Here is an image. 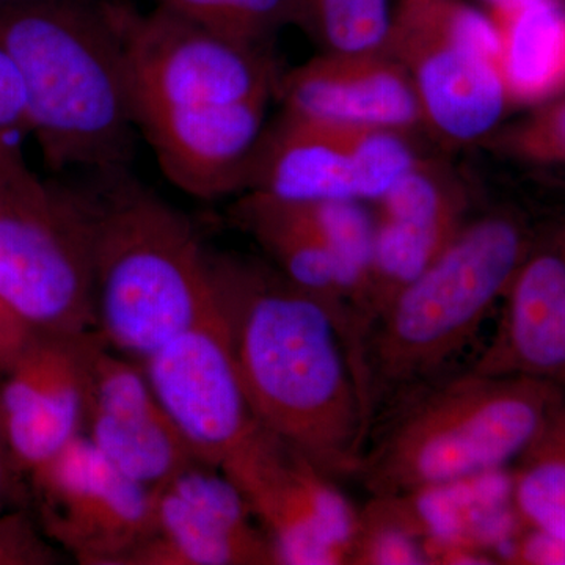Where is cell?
<instances>
[{
  "label": "cell",
  "mask_w": 565,
  "mask_h": 565,
  "mask_svg": "<svg viewBox=\"0 0 565 565\" xmlns=\"http://www.w3.org/2000/svg\"><path fill=\"white\" fill-rule=\"evenodd\" d=\"M211 275L256 422L330 478L356 476L373 422L332 311L270 263L211 253Z\"/></svg>",
  "instance_id": "1"
},
{
  "label": "cell",
  "mask_w": 565,
  "mask_h": 565,
  "mask_svg": "<svg viewBox=\"0 0 565 565\" xmlns=\"http://www.w3.org/2000/svg\"><path fill=\"white\" fill-rule=\"evenodd\" d=\"M0 47L20 70L47 169H129L139 129L104 0L0 3Z\"/></svg>",
  "instance_id": "2"
},
{
  "label": "cell",
  "mask_w": 565,
  "mask_h": 565,
  "mask_svg": "<svg viewBox=\"0 0 565 565\" xmlns=\"http://www.w3.org/2000/svg\"><path fill=\"white\" fill-rule=\"evenodd\" d=\"M95 177L81 189L92 226L95 330L143 363L211 307V252L188 215L128 169Z\"/></svg>",
  "instance_id": "3"
},
{
  "label": "cell",
  "mask_w": 565,
  "mask_h": 565,
  "mask_svg": "<svg viewBox=\"0 0 565 565\" xmlns=\"http://www.w3.org/2000/svg\"><path fill=\"white\" fill-rule=\"evenodd\" d=\"M364 448L356 476L373 498L457 484L504 470L548 418V392L519 375L468 370L408 393Z\"/></svg>",
  "instance_id": "4"
},
{
  "label": "cell",
  "mask_w": 565,
  "mask_h": 565,
  "mask_svg": "<svg viewBox=\"0 0 565 565\" xmlns=\"http://www.w3.org/2000/svg\"><path fill=\"white\" fill-rule=\"evenodd\" d=\"M523 234L503 212L471 215L448 247L371 323L363 345L371 418L438 374L473 341L522 264Z\"/></svg>",
  "instance_id": "5"
},
{
  "label": "cell",
  "mask_w": 565,
  "mask_h": 565,
  "mask_svg": "<svg viewBox=\"0 0 565 565\" xmlns=\"http://www.w3.org/2000/svg\"><path fill=\"white\" fill-rule=\"evenodd\" d=\"M0 297L36 332L96 329L84 195L41 180L13 141L0 145Z\"/></svg>",
  "instance_id": "6"
},
{
  "label": "cell",
  "mask_w": 565,
  "mask_h": 565,
  "mask_svg": "<svg viewBox=\"0 0 565 565\" xmlns=\"http://www.w3.org/2000/svg\"><path fill=\"white\" fill-rule=\"evenodd\" d=\"M385 52L411 76L438 141L467 147L492 136L509 103L493 18L452 0H404Z\"/></svg>",
  "instance_id": "7"
},
{
  "label": "cell",
  "mask_w": 565,
  "mask_h": 565,
  "mask_svg": "<svg viewBox=\"0 0 565 565\" xmlns=\"http://www.w3.org/2000/svg\"><path fill=\"white\" fill-rule=\"evenodd\" d=\"M104 7L120 39L136 121L161 110L275 99L285 71L273 47L228 39L158 7L140 11L121 0Z\"/></svg>",
  "instance_id": "8"
},
{
  "label": "cell",
  "mask_w": 565,
  "mask_h": 565,
  "mask_svg": "<svg viewBox=\"0 0 565 565\" xmlns=\"http://www.w3.org/2000/svg\"><path fill=\"white\" fill-rule=\"evenodd\" d=\"M422 159L408 134L281 111L274 125L264 128L243 193L282 202L373 204Z\"/></svg>",
  "instance_id": "9"
},
{
  "label": "cell",
  "mask_w": 565,
  "mask_h": 565,
  "mask_svg": "<svg viewBox=\"0 0 565 565\" xmlns=\"http://www.w3.org/2000/svg\"><path fill=\"white\" fill-rule=\"evenodd\" d=\"M29 476L36 522L82 565H128L154 533V490L122 475L81 434Z\"/></svg>",
  "instance_id": "10"
},
{
  "label": "cell",
  "mask_w": 565,
  "mask_h": 565,
  "mask_svg": "<svg viewBox=\"0 0 565 565\" xmlns=\"http://www.w3.org/2000/svg\"><path fill=\"white\" fill-rule=\"evenodd\" d=\"M141 364L163 411L203 463L223 470L267 434L245 396L215 291L199 321Z\"/></svg>",
  "instance_id": "11"
},
{
  "label": "cell",
  "mask_w": 565,
  "mask_h": 565,
  "mask_svg": "<svg viewBox=\"0 0 565 565\" xmlns=\"http://www.w3.org/2000/svg\"><path fill=\"white\" fill-rule=\"evenodd\" d=\"M82 434L122 475L152 490L202 462L163 411L143 364L114 351L96 330L85 338Z\"/></svg>",
  "instance_id": "12"
},
{
  "label": "cell",
  "mask_w": 565,
  "mask_h": 565,
  "mask_svg": "<svg viewBox=\"0 0 565 565\" xmlns=\"http://www.w3.org/2000/svg\"><path fill=\"white\" fill-rule=\"evenodd\" d=\"M330 479L281 441L234 478L277 565L351 564L360 514Z\"/></svg>",
  "instance_id": "13"
},
{
  "label": "cell",
  "mask_w": 565,
  "mask_h": 565,
  "mask_svg": "<svg viewBox=\"0 0 565 565\" xmlns=\"http://www.w3.org/2000/svg\"><path fill=\"white\" fill-rule=\"evenodd\" d=\"M273 544L239 487L191 465L154 489V533L128 565H275Z\"/></svg>",
  "instance_id": "14"
},
{
  "label": "cell",
  "mask_w": 565,
  "mask_h": 565,
  "mask_svg": "<svg viewBox=\"0 0 565 565\" xmlns=\"http://www.w3.org/2000/svg\"><path fill=\"white\" fill-rule=\"evenodd\" d=\"M470 193L451 170L423 158L373 203L374 256L366 302L371 323L440 256L471 217Z\"/></svg>",
  "instance_id": "15"
},
{
  "label": "cell",
  "mask_w": 565,
  "mask_h": 565,
  "mask_svg": "<svg viewBox=\"0 0 565 565\" xmlns=\"http://www.w3.org/2000/svg\"><path fill=\"white\" fill-rule=\"evenodd\" d=\"M270 102L255 98L154 111L141 117L137 128L174 188L214 202L244 192Z\"/></svg>",
  "instance_id": "16"
},
{
  "label": "cell",
  "mask_w": 565,
  "mask_h": 565,
  "mask_svg": "<svg viewBox=\"0 0 565 565\" xmlns=\"http://www.w3.org/2000/svg\"><path fill=\"white\" fill-rule=\"evenodd\" d=\"M87 333L35 332L0 384V419L25 473L61 452L84 429Z\"/></svg>",
  "instance_id": "17"
},
{
  "label": "cell",
  "mask_w": 565,
  "mask_h": 565,
  "mask_svg": "<svg viewBox=\"0 0 565 565\" xmlns=\"http://www.w3.org/2000/svg\"><path fill=\"white\" fill-rule=\"evenodd\" d=\"M275 99L297 117L414 137L426 131L411 76L385 51L321 52L281 74Z\"/></svg>",
  "instance_id": "18"
},
{
  "label": "cell",
  "mask_w": 565,
  "mask_h": 565,
  "mask_svg": "<svg viewBox=\"0 0 565 565\" xmlns=\"http://www.w3.org/2000/svg\"><path fill=\"white\" fill-rule=\"evenodd\" d=\"M501 329L470 371L565 374V248H546L516 269Z\"/></svg>",
  "instance_id": "19"
},
{
  "label": "cell",
  "mask_w": 565,
  "mask_h": 565,
  "mask_svg": "<svg viewBox=\"0 0 565 565\" xmlns=\"http://www.w3.org/2000/svg\"><path fill=\"white\" fill-rule=\"evenodd\" d=\"M233 217L244 232L250 234L282 277L310 292L332 311L343 334L353 373L363 397H366L362 338L348 280L337 256L291 204L273 196L243 193L234 206Z\"/></svg>",
  "instance_id": "20"
},
{
  "label": "cell",
  "mask_w": 565,
  "mask_h": 565,
  "mask_svg": "<svg viewBox=\"0 0 565 565\" xmlns=\"http://www.w3.org/2000/svg\"><path fill=\"white\" fill-rule=\"evenodd\" d=\"M500 71L509 99L537 102L565 85V13L542 0L501 14Z\"/></svg>",
  "instance_id": "21"
},
{
  "label": "cell",
  "mask_w": 565,
  "mask_h": 565,
  "mask_svg": "<svg viewBox=\"0 0 565 565\" xmlns=\"http://www.w3.org/2000/svg\"><path fill=\"white\" fill-rule=\"evenodd\" d=\"M523 455L527 462L512 479L516 514L533 530L565 542V418L553 424L548 415Z\"/></svg>",
  "instance_id": "22"
},
{
  "label": "cell",
  "mask_w": 565,
  "mask_h": 565,
  "mask_svg": "<svg viewBox=\"0 0 565 565\" xmlns=\"http://www.w3.org/2000/svg\"><path fill=\"white\" fill-rule=\"evenodd\" d=\"M292 14L321 52L385 51L393 20L390 0H292Z\"/></svg>",
  "instance_id": "23"
},
{
  "label": "cell",
  "mask_w": 565,
  "mask_h": 565,
  "mask_svg": "<svg viewBox=\"0 0 565 565\" xmlns=\"http://www.w3.org/2000/svg\"><path fill=\"white\" fill-rule=\"evenodd\" d=\"M182 20L243 43L270 46L274 33L294 21L292 0H151Z\"/></svg>",
  "instance_id": "24"
},
{
  "label": "cell",
  "mask_w": 565,
  "mask_h": 565,
  "mask_svg": "<svg viewBox=\"0 0 565 565\" xmlns=\"http://www.w3.org/2000/svg\"><path fill=\"white\" fill-rule=\"evenodd\" d=\"M61 563V548L43 533L31 505L0 512V565Z\"/></svg>",
  "instance_id": "25"
},
{
  "label": "cell",
  "mask_w": 565,
  "mask_h": 565,
  "mask_svg": "<svg viewBox=\"0 0 565 565\" xmlns=\"http://www.w3.org/2000/svg\"><path fill=\"white\" fill-rule=\"evenodd\" d=\"M31 134L28 93L17 63L0 47V136Z\"/></svg>",
  "instance_id": "26"
},
{
  "label": "cell",
  "mask_w": 565,
  "mask_h": 565,
  "mask_svg": "<svg viewBox=\"0 0 565 565\" xmlns=\"http://www.w3.org/2000/svg\"><path fill=\"white\" fill-rule=\"evenodd\" d=\"M504 141L534 158L565 159V103Z\"/></svg>",
  "instance_id": "27"
},
{
  "label": "cell",
  "mask_w": 565,
  "mask_h": 565,
  "mask_svg": "<svg viewBox=\"0 0 565 565\" xmlns=\"http://www.w3.org/2000/svg\"><path fill=\"white\" fill-rule=\"evenodd\" d=\"M31 505L29 476L11 451L0 419V512Z\"/></svg>",
  "instance_id": "28"
},
{
  "label": "cell",
  "mask_w": 565,
  "mask_h": 565,
  "mask_svg": "<svg viewBox=\"0 0 565 565\" xmlns=\"http://www.w3.org/2000/svg\"><path fill=\"white\" fill-rule=\"evenodd\" d=\"M36 330L0 297V375L9 373Z\"/></svg>",
  "instance_id": "29"
},
{
  "label": "cell",
  "mask_w": 565,
  "mask_h": 565,
  "mask_svg": "<svg viewBox=\"0 0 565 565\" xmlns=\"http://www.w3.org/2000/svg\"><path fill=\"white\" fill-rule=\"evenodd\" d=\"M512 559H522L525 564L565 565V542L534 530L520 544L515 542Z\"/></svg>",
  "instance_id": "30"
},
{
  "label": "cell",
  "mask_w": 565,
  "mask_h": 565,
  "mask_svg": "<svg viewBox=\"0 0 565 565\" xmlns=\"http://www.w3.org/2000/svg\"><path fill=\"white\" fill-rule=\"evenodd\" d=\"M494 10L500 14L514 13V11L526 9V7L534 6V3L542 2V0H486Z\"/></svg>",
  "instance_id": "31"
},
{
  "label": "cell",
  "mask_w": 565,
  "mask_h": 565,
  "mask_svg": "<svg viewBox=\"0 0 565 565\" xmlns=\"http://www.w3.org/2000/svg\"><path fill=\"white\" fill-rule=\"evenodd\" d=\"M22 2V0H0V3Z\"/></svg>",
  "instance_id": "32"
},
{
  "label": "cell",
  "mask_w": 565,
  "mask_h": 565,
  "mask_svg": "<svg viewBox=\"0 0 565 565\" xmlns=\"http://www.w3.org/2000/svg\"><path fill=\"white\" fill-rule=\"evenodd\" d=\"M7 141H13L10 139H7V137L0 136V145L7 143Z\"/></svg>",
  "instance_id": "33"
}]
</instances>
